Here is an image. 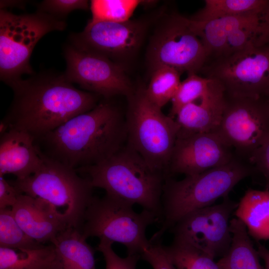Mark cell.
<instances>
[{"label": "cell", "mask_w": 269, "mask_h": 269, "mask_svg": "<svg viewBox=\"0 0 269 269\" xmlns=\"http://www.w3.org/2000/svg\"><path fill=\"white\" fill-rule=\"evenodd\" d=\"M11 104L1 121L27 133L34 140L71 118L93 109L100 96L77 89L64 73L41 71L9 86Z\"/></svg>", "instance_id": "1"}, {"label": "cell", "mask_w": 269, "mask_h": 269, "mask_svg": "<svg viewBox=\"0 0 269 269\" xmlns=\"http://www.w3.org/2000/svg\"><path fill=\"white\" fill-rule=\"evenodd\" d=\"M105 99L34 140L43 156L73 169L92 166L108 159L127 141L126 119Z\"/></svg>", "instance_id": "2"}, {"label": "cell", "mask_w": 269, "mask_h": 269, "mask_svg": "<svg viewBox=\"0 0 269 269\" xmlns=\"http://www.w3.org/2000/svg\"><path fill=\"white\" fill-rule=\"evenodd\" d=\"M75 170L94 188L132 205H140L155 213L161 222L163 187L169 177L152 168L127 143L105 160Z\"/></svg>", "instance_id": "3"}, {"label": "cell", "mask_w": 269, "mask_h": 269, "mask_svg": "<svg viewBox=\"0 0 269 269\" xmlns=\"http://www.w3.org/2000/svg\"><path fill=\"white\" fill-rule=\"evenodd\" d=\"M256 171L247 159L236 154L228 163L199 174L180 180L168 177L162 196L161 226L149 241H161L163 234L183 217L228 196L239 182Z\"/></svg>", "instance_id": "4"}, {"label": "cell", "mask_w": 269, "mask_h": 269, "mask_svg": "<svg viewBox=\"0 0 269 269\" xmlns=\"http://www.w3.org/2000/svg\"><path fill=\"white\" fill-rule=\"evenodd\" d=\"M41 156L42 163L34 173L9 181L20 193L46 202L68 227L81 232L94 187L75 169Z\"/></svg>", "instance_id": "5"}, {"label": "cell", "mask_w": 269, "mask_h": 269, "mask_svg": "<svg viewBox=\"0 0 269 269\" xmlns=\"http://www.w3.org/2000/svg\"><path fill=\"white\" fill-rule=\"evenodd\" d=\"M127 143L154 169L170 177L168 168L179 127L175 119L147 98L144 88L127 96Z\"/></svg>", "instance_id": "6"}, {"label": "cell", "mask_w": 269, "mask_h": 269, "mask_svg": "<svg viewBox=\"0 0 269 269\" xmlns=\"http://www.w3.org/2000/svg\"><path fill=\"white\" fill-rule=\"evenodd\" d=\"M66 26L64 19L38 10L16 14L0 9V80L9 86L23 74L33 75L30 59L37 43L47 33L62 31Z\"/></svg>", "instance_id": "7"}, {"label": "cell", "mask_w": 269, "mask_h": 269, "mask_svg": "<svg viewBox=\"0 0 269 269\" xmlns=\"http://www.w3.org/2000/svg\"><path fill=\"white\" fill-rule=\"evenodd\" d=\"M133 205L105 194L94 196L85 215L81 232L85 239L96 237L125 246L128 255H138L151 245L146 237L147 227L159 217L143 209L135 212Z\"/></svg>", "instance_id": "8"}, {"label": "cell", "mask_w": 269, "mask_h": 269, "mask_svg": "<svg viewBox=\"0 0 269 269\" xmlns=\"http://www.w3.org/2000/svg\"><path fill=\"white\" fill-rule=\"evenodd\" d=\"M200 72L218 82L228 96L269 97V44L209 61Z\"/></svg>", "instance_id": "9"}, {"label": "cell", "mask_w": 269, "mask_h": 269, "mask_svg": "<svg viewBox=\"0 0 269 269\" xmlns=\"http://www.w3.org/2000/svg\"><path fill=\"white\" fill-rule=\"evenodd\" d=\"M152 70L160 66L172 67L181 73L197 74L208 55L200 39L192 29L189 18L174 13L156 30L147 53Z\"/></svg>", "instance_id": "10"}, {"label": "cell", "mask_w": 269, "mask_h": 269, "mask_svg": "<svg viewBox=\"0 0 269 269\" xmlns=\"http://www.w3.org/2000/svg\"><path fill=\"white\" fill-rule=\"evenodd\" d=\"M217 131L235 154L248 160L269 139V97L226 95L224 111Z\"/></svg>", "instance_id": "11"}, {"label": "cell", "mask_w": 269, "mask_h": 269, "mask_svg": "<svg viewBox=\"0 0 269 269\" xmlns=\"http://www.w3.org/2000/svg\"><path fill=\"white\" fill-rule=\"evenodd\" d=\"M238 204L228 196L220 203L187 214L171 229L173 241L190 245L213 258L222 257L231 244L230 217Z\"/></svg>", "instance_id": "12"}, {"label": "cell", "mask_w": 269, "mask_h": 269, "mask_svg": "<svg viewBox=\"0 0 269 269\" xmlns=\"http://www.w3.org/2000/svg\"><path fill=\"white\" fill-rule=\"evenodd\" d=\"M66 68L64 73L71 83L105 99L133 91L122 65L107 57L70 44L64 48Z\"/></svg>", "instance_id": "13"}, {"label": "cell", "mask_w": 269, "mask_h": 269, "mask_svg": "<svg viewBox=\"0 0 269 269\" xmlns=\"http://www.w3.org/2000/svg\"><path fill=\"white\" fill-rule=\"evenodd\" d=\"M145 26L138 21H91L84 30L70 35V43L116 61L128 58L139 48Z\"/></svg>", "instance_id": "14"}, {"label": "cell", "mask_w": 269, "mask_h": 269, "mask_svg": "<svg viewBox=\"0 0 269 269\" xmlns=\"http://www.w3.org/2000/svg\"><path fill=\"white\" fill-rule=\"evenodd\" d=\"M235 155L217 130L178 135L169 162V174H199L228 163Z\"/></svg>", "instance_id": "15"}, {"label": "cell", "mask_w": 269, "mask_h": 269, "mask_svg": "<svg viewBox=\"0 0 269 269\" xmlns=\"http://www.w3.org/2000/svg\"><path fill=\"white\" fill-rule=\"evenodd\" d=\"M225 100L224 88L218 82L212 79L207 91L198 103H189L182 107L176 114L174 119L179 127L178 135L217 130Z\"/></svg>", "instance_id": "16"}, {"label": "cell", "mask_w": 269, "mask_h": 269, "mask_svg": "<svg viewBox=\"0 0 269 269\" xmlns=\"http://www.w3.org/2000/svg\"><path fill=\"white\" fill-rule=\"evenodd\" d=\"M17 223L35 241L51 243L61 232L69 228L46 202L21 194L11 208Z\"/></svg>", "instance_id": "17"}, {"label": "cell", "mask_w": 269, "mask_h": 269, "mask_svg": "<svg viewBox=\"0 0 269 269\" xmlns=\"http://www.w3.org/2000/svg\"><path fill=\"white\" fill-rule=\"evenodd\" d=\"M42 162L34 138L27 133L9 129L0 135V176L12 174L16 179H24L34 173Z\"/></svg>", "instance_id": "18"}, {"label": "cell", "mask_w": 269, "mask_h": 269, "mask_svg": "<svg viewBox=\"0 0 269 269\" xmlns=\"http://www.w3.org/2000/svg\"><path fill=\"white\" fill-rule=\"evenodd\" d=\"M189 19L192 29L201 40L208 55L207 62L222 57L227 36L243 27L269 20V4L254 11L199 21Z\"/></svg>", "instance_id": "19"}, {"label": "cell", "mask_w": 269, "mask_h": 269, "mask_svg": "<svg viewBox=\"0 0 269 269\" xmlns=\"http://www.w3.org/2000/svg\"><path fill=\"white\" fill-rule=\"evenodd\" d=\"M50 243L54 248L56 269H96L94 251L79 230L68 228Z\"/></svg>", "instance_id": "20"}, {"label": "cell", "mask_w": 269, "mask_h": 269, "mask_svg": "<svg viewBox=\"0 0 269 269\" xmlns=\"http://www.w3.org/2000/svg\"><path fill=\"white\" fill-rule=\"evenodd\" d=\"M234 214L256 242L269 240V190L248 189Z\"/></svg>", "instance_id": "21"}, {"label": "cell", "mask_w": 269, "mask_h": 269, "mask_svg": "<svg viewBox=\"0 0 269 269\" xmlns=\"http://www.w3.org/2000/svg\"><path fill=\"white\" fill-rule=\"evenodd\" d=\"M232 242L226 254L217 262L220 269H265L245 224L235 217L230 221Z\"/></svg>", "instance_id": "22"}, {"label": "cell", "mask_w": 269, "mask_h": 269, "mask_svg": "<svg viewBox=\"0 0 269 269\" xmlns=\"http://www.w3.org/2000/svg\"><path fill=\"white\" fill-rule=\"evenodd\" d=\"M0 269H56L53 245L30 249L0 247Z\"/></svg>", "instance_id": "23"}, {"label": "cell", "mask_w": 269, "mask_h": 269, "mask_svg": "<svg viewBox=\"0 0 269 269\" xmlns=\"http://www.w3.org/2000/svg\"><path fill=\"white\" fill-rule=\"evenodd\" d=\"M269 4V0H206L203 8L189 18L208 21L254 11Z\"/></svg>", "instance_id": "24"}, {"label": "cell", "mask_w": 269, "mask_h": 269, "mask_svg": "<svg viewBox=\"0 0 269 269\" xmlns=\"http://www.w3.org/2000/svg\"><path fill=\"white\" fill-rule=\"evenodd\" d=\"M149 83L144 88L147 99L161 109L171 101L180 83L181 73L168 66H160L153 69Z\"/></svg>", "instance_id": "25"}, {"label": "cell", "mask_w": 269, "mask_h": 269, "mask_svg": "<svg viewBox=\"0 0 269 269\" xmlns=\"http://www.w3.org/2000/svg\"><path fill=\"white\" fill-rule=\"evenodd\" d=\"M164 248L176 269H220L214 258L188 244L173 241Z\"/></svg>", "instance_id": "26"}, {"label": "cell", "mask_w": 269, "mask_h": 269, "mask_svg": "<svg viewBox=\"0 0 269 269\" xmlns=\"http://www.w3.org/2000/svg\"><path fill=\"white\" fill-rule=\"evenodd\" d=\"M269 44V20L249 25L231 32L227 37L223 55Z\"/></svg>", "instance_id": "27"}, {"label": "cell", "mask_w": 269, "mask_h": 269, "mask_svg": "<svg viewBox=\"0 0 269 269\" xmlns=\"http://www.w3.org/2000/svg\"><path fill=\"white\" fill-rule=\"evenodd\" d=\"M137 0H93L90 2L91 21L125 22L130 20L137 6Z\"/></svg>", "instance_id": "28"}, {"label": "cell", "mask_w": 269, "mask_h": 269, "mask_svg": "<svg viewBox=\"0 0 269 269\" xmlns=\"http://www.w3.org/2000/svg\"><path fill=\"white\" fill-rule=\"evenodd\" d=\"M30 238L16 220L11 208L0 210V246L13 249H30L41 247Z\"/></svg>", "instance_id": "29"}, {"label": "cell", "mask_w": 269, "mask_h": 269, "mask_svg": "<svg viewBox=\"0 0 269 269\" xmlns=\"http://www.w3.org/2000/svg\"><path fill=\"white\" fill-rule=\"evenodd\" d=\"M211 79L197 74L188 75L180 83L171 100V108L168 116L174 119L183 106L199 100L207 91Z\"/></svg>", "instance_id": "30"}, {"label": "cell", "mask_w": 269, "mask_h": 269, "mask_svg": "<svg viewBox=\"0 0 269 269\" xmlns=\"http://www.w3.org/2000/svg\"><path fill=\"white\" fill-rule=\"evenodd\" d=\"M89 6L88 1L85 0H44L36 4L37 10L61 19L73 10H87Z\"/></svg>", "instance_id": "31"}, {"label": "cell", "mask_w": 269, "mask_h": 269, "mask_svg": "<svg viewBox=\"0 0 269 269\" xmlns=\"http://www.w3.org/2000/svg\"><path fill=\"white\" fill-rule=\"evenodd\" d=\"M113 244L110 241L101 240L96 248L97 250L104 256L105 269H135L140 256L138 255H128L127 257L121 258L113 250Z\"/></svg>", "instance_id": "32"}, {"label": "cell", "mask_w": 269, "mask_h": 269, "mask_svg": "<svg viewBox=\"0 0 269 269\" xmlns=\"http://www.w3.org/2000/svg\"><path fill=\"white\" fill-rule=\"evenodd\" d=\"M140 257L149 263L153 269H176L160 242L151 243Z\"/></svg>", "instance_id": "33"}, {"label": "cell", "mask_w": 269, "mask_h": 269, "mask_svg": "<svg viewBox=\"0 0 269 269\" xmlns=\"http://www.w3.org/2000/svg\"><path fill=\"white\" fill-rule=\"evenodd\" d=\"M249 162L265 179V189L269 190V139L249 157Z\"/></svg>", "instance_id": "34"}, {"label": "cell", "mask_w": 269, "mask_h": 269, "mask_svg": "<svg viewBox=\"0 0 269 269\" xmlns=\"http://www.w3.org/2000/svg\"><path fill=\"white\" fill-rule=\"evenodd\" d=\"M21 194L9 181L0 176V210L12 208Z\"/></svg>", "instance_id": "35"}, {"label": "cell", "mask_w": 269, "mask_h": 269, "mask_svg": "<svg viewBox=\"0 0 269 269\" xmlns=\"http://www.w3.org/2000/svg\"><path fill=\"white\" fill-rule=\"evenodd\" d=\"M256 242L259 256L265 262V269H269V249L261 244L260 242Z\"/></svg>", "instance_id": "36"}]
</instances>
